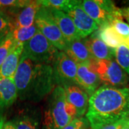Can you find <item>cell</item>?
I'll return each instance as SVG.
<instances>
[{
    "instance_id": "obj_28",
    "label": "cell",
    "mask_w": 129,
    "mask_h": 129,
    "mask_svg": "<svg viewBox=\"0 0 129 129\" xmlns=\"http://www.w3.org/2000/svg\"><path fill=\"white\" fill-rule=\"evenodd\" d=\"M124 120L118 121V122L114 123H111V124L107 125L103 127V128L101 129H120L121 128V127H122V125H123V122H124Z\"/></svg>"
},
{
    "instance_id": "obj_1",
    "label": "cell",
    "mask_w": 129,
    "mask_h": 129,
    "mask_svg": "<svg viewBox=\"0 0 129 129\" xmlns=\"http://www.w3.org/2000/svg\"><path fill=\"white\" fill-rule=\"evenodd\" d=\"M128 117L129 87L103 85L90 95L86 118L92 129H101Z\"/></svg>"
},
{
    "instance_id": "obj_29",
    "label": "cell",
    "mask_w": 129,
    "mask_h": 129,
    "mask_svg": "<svg viewBox=\"0 0 129 129\" xmlns=\"http://www.w3.org/2000/svg\"><path fill=\"white\" fill-rule=\"evenodd\" d=\"M2 129H16V127L13 123V122L8 121V122L5 123L4 124V126H3Z\"/></svg>"
},
{
    "instance_id": "obj_20",
    "label": "cell",
    "mask_w": 129,
    "mask_h": 129,
    "mask_svg": "<svg viewBox=\"0 0 129 129\" xmlns=\"http://www.w3.org/2000/svg\"><path fill=\"white\" fill-rule=\"evenodd\" d=\"M38 31L35 24L29 27H14L11 30L12 37L15 42L24 44L29 40Z\"/></svg>"
},
{
    "instance_id": "obj_15",
    "label": "cell",
    "mask_w": 129,
    "mask_h": 129,
    "mask_svg": "<svg viewBox=\"0 0 129 129\" xmlns=\"http://www.w3.org/2000/svg\"><path fill=\"white\" fill-rule=\"evenodd\" d=\"M24 44L16 42L4 62L0 67V78L14 80L19 62L23 52Z\"/></svg>"
},
{
    "instance_id": "obj_18",
    "label": "cell",
    "mask_w": 129,
    "mask_h": 129,
    "mask_svg": "<svg viewBox=\"0 0 129 129\" xmlns=\"http://www.w3.org/2000/svg\"><path fill=\"white\" fill-rule=\"evenodd\" d=\"M95 32V35L99 37L107 46L112 49H116L123 43V37L118 35L111 24L100 27Z\"/></svg>"
},
{
    "instance_id": "obj_21",
    "label": "cell",
    "mask_w": 129,
    "mask_h": 129,
    "mask_svg": "<svg viewBox=\"0 0 129 129\" xmlns=\"http://www.w3.org/2000/svg\"><path fill=\"white\" fill-rule=\"evenodd\" d=\"M115 57L117 63L129 75V49L121 45L115 49Z\"/></svg>"
},
{
    "instance_id": "obj_10",
    "label": "cell",
    "mask_w": 129,
    "mask_h": 129,
    "mask_svg": "<svg viewBox=\"0 0 129 129\" xmlns=\"http://www.w3.org/2000/svg\"><path fill=\"white\" fill-rule=\"evenodd\" d=\"M95 60L79 63L77 71V82L79 87L83 88L88 95H92L99 87L101 80L94 67Z\"/></svg>"
},
{
    "instance_id": "obj_26",
    "label": "cell",
    "mask_w": 129,
    "mask_h": 129,
    "mask_svg": "<svg viewBox=\"0 0 129 129\" xmlns=\"http://www.w3.org/2000/svg\"><path fill=\"white\" fill-rule=\"evenodd\" d=\"M111 25L118 35L123 37L129 35V24L125 23L122 19H115L112 21Z\"/></svg>"
},
{
    "instance_id": "obj_19",
    "label": "cell",
    "mask_w": 129,
    "mask_h": 129,
    "mask_svg": "<svg viewBox=\"0 0 129 129\" xmlns=\"http://www.w3.org/2000/svg\"><path fill=\"white\" fill-rule=\"evenodd\" d=\"M36 111H31L30 113L24 114L13 121L16 129H38L39 117Z\"/></svg>"
},
{
    "instance_id": "obj_31",
    "label": "cell",
    "mask_w": 129,
    "mask_h": 129,
    "mask_svg": "<svg viewBox=\"0 0 129 129\" xmlns=\"http://www.w3.org/2000/svg\"><path fill=\"white\" fill-rule=\"evenodd\" d=\"M120 129H129V117L125 119Z\"/></svg>"
},
{
    "instance_id": "obj_11",
    "label": "cell",
    "mask_w": 129,
    "mask_h": 129,
    "mask_svg": "<svg viewBox=\"0 0 129 129\" xmlns=\"http://www.w3.org/2000/svg\"><path fill=\"white\" fill-rule=\"evenodd\" d=\"M51 17L60 29L65 40L68 42L82 40L73 20L64 12L55 9L47 8Z\"/></svg>"
},
{
    "instance_id": "obj_32",
    "label": "cell",
    "mask_w": 129,
    "mask_h": 129,
    "mask_svg": "<svg viewBox=\"0 0 129 129\" xmlns=\"http://www.w3.org/2000/svg\"><path fill=\"white\" fill-rule=\"evenodd\" d=\"M123 45L129 49V35L127 36V37H123Z\"/></svg>"
},
{
    "instance_id": "obj_13",
    "label": "cell",
    "mask_w": 129,
    "mask_h": 129,
    "mask_svg": "<svg viewBox=\"0 0 129 129\" xmlns=\"http://www.w3.org/2000/svg\"><path fill=\"white\" fill-rule=\"evenodd\" d=\"M41 6L39 1H28L24 7L12 12L11 14L15 16L13 19L14 27H29L34 24L36 14Z\"/></svg>"
},
{
    "instance_id": "obj_5",
    "label": "cell",
    "mask_w": 129,
    "mask_h": 129,
    "mask_svg": "<svg viewBox=\"0 0 129 129\" xmlns=\"http://www.w3.org/2000/svg\"><path fill=\"white\" fill-rule=\"evenodd\" d=\"M80 5L99 27L111 24L115 19H123L121 9L116 7L111 1L84 0L80 1Z\"/></svg>"
},
{
    "instance_id": "obj_25",
    "label": "cell",
    "mask_w": 129,
    "mask_h": 129,
    "mask_svg": "<svg viewBox=\"0 0 129 129\" xmlns=\"http://www.w3.org/2000/svg\"><path fill=\"white\" fill-rule=\"evenodd\" d=\"M27 2L25 0H0V9L6 12L7 10H9L12 13L14 10L24 7Z\"/></svg>"
},
{
    "instance_id": "obj_2",
    "label": "cell",
    "mask_w": 129,
    "mask_h": 129,
    "mask_svg": "<svg viewBox=\"0 0 129 129\" xmlns=\"http://www.w3.org/2000/svg\"><path fill=\"white\" fill-rule=\"evenodd\" d=\"M14 81L17 94L22 99L39 102L55 88L52 67L33 62L22 55Z\"/></svg>"
},
{
    "instance_id": "obj_16",
    "label": "cell",
    "mask_w": 129,
    "mask_h": 129,
    "mask_svg": "<svg viewBox=\"0 0 129 129\" xmlns=\"http://www.w3.org/2000/svg\"><path fill=\"white\" fill-rule=\"evenodd\" d=\"M17 89L13 79L0 78V109L7 108L16 101Z\"/></svg>"
},
{
    "instance_id": "obj_33",
    "label": "cell",
    "mask_w": 129,
    "mask_h": 129,
    "mask_svg": "<svg viewBox=\"0 0 129 129\" xmlns=\"http://www.w3.org/2000/svg\"><path fill=\"white\" fill-rule=\"evenodd\" d=\"M4 118H3V116L2 114V112H1V109H0V129H2L3 126H4Z\"/></svg>"
},
{
    "instance_id": "obj_3",
    "label": "cell",
    "mask_w": 129,
    "mask_h": 129,
    "mask_svg": "<svg viewBox=\"0 0 129 129\" xmlns=\"http://www.w3.org/2000/svg\"><path fill=\"white\" fill-rule=\"evenodd\" d=\"M76 118V111L67 101L63 87L57 85L50 93L44 115L45 129H62Z\"/></svg>"
},
{
    "instance_id": "obj_7",
    "label": "cell",
    "mask_w": 129,
    "mask_h": 129,
    "mask_svg": "<svg viewBox=\"0 0 129 129\" xmlns=\"http://www.w3.org/2000/svg\"><path fill=\"white\" fill-rule=\"evenodd\" d=\"M94 67L101 81L107 85L124 86L128 82L127 73L114 60H95Z\"/></svg>"
},
{
    "instance_id": "obj_8",
    "label": "cell",
    "mask_w": 129,
    "mask_h": 129,
    "mask_svg": "<svg viewBox=\"0 0 129 129\" xmlns=\"http://www.w3.org/2000/svg\"><path fill=\"white\" fill-rule=\"evenodd\" d=\"M53 73L55 83L62 87L70 85H78V65L64 52H59L53 64Z\"/></svg>"
},
{
    "instance_id": "obj_34",
    "label": "cell",
    "mask_w": 129,
    "mask_h": 129,
    "mask_svg": "<svg viewBox=\"0 0 129 129\" xmlns=\"http://www.w3.org/2000/svg\"><path fill=\"white\" fill-rule=\"evenodd\" d=\"M7 34H2V35H0V42H2V40L4 39V37H5V35H7Z\"/></svg>"
},
{
    "instance_id": "obj_6",
    "label": "cell",
    "mask_w": 129,
    "mask_h": 129,
    "mask_svg": "<svg viewBox=\"0 0 129 129\" xmlns=\"http://www.w3.org/2000/svg\"><path fill=\"white\" fill-rule=\"evenodd\" d=\"M35 24L38 30L53 46L57 50L64 52L68 46V42L65 40L59 27L52 19L47 7L41 6L36 14Z\"/></svg>"
},
{
    "instance_id": "obj_14",
    "label": "cell",
    "mask_w": 129,
    "mask_h": 129,
    "mask_svg": "<svg viewBox=\"0 0 129 129\" xmlns=\"http://www.w3.org/2000/svg\"><path fill=\"white\" fill-rule=\"evenodd\" d=\"M83 42L92 58L95 61L113 60L115 57V49L107 46L95 35L90 38H84Z\"/></svg>"
},
{
    "instance_id": "obj_22",
    "label": "cell",
    "mask_w": 129,
    "mask_h": 129,
    "mask_svg": "<svg viewBox=\"0 0 129 129\" xmlns=\"http://www.w3.org/2000/svg\"><path fill=\"white\" fill-rule=\"evenodd\" d=\"M15 43L16 42L12 37L11 31L5 35L4 39L0 42V67L9 55Z\"/></svg>"
},
{
    "instance_id": "obj_4",
    "label": "cell",
    "mask_w": 129,
    "mask_h": 129,
    "mask_svg": "<svg viewBox=\"0 0 129 129\" xmlns=\"http://www.w3.org/2000/svg\"><path fill=\"white\" fill-rule=\"evenodd\" d=\"M59 52L39 30L33 37L24 44L22 55L36 62L53 64Z\"/></svg>"
},
{
    "instance_id": "obj_12",
    "label": "cell",
    "mask_w": 129,
    "mask_h": 129,
    "mask_svg": "<svg viewBox=\"0 0 129 129\" xmlns=\"http://www.w3.org/2000/svg\"><path fill=\"white\" fill-rule=\"evenodd\" d=\"M63 88L67 101L76 111V118H81L88 111L89 99L87 92L76 85H66Z\"/></svg>"
},
{
    "instance_id": "obj_30",
    "label": "cell",
    "mask_w": 129,
    "mask_h": 129,
    "mask_svg": "<svg viewBox=\"0 0 129 129\" xmlns=\"http://www.w3.org/2000/svg\"><path fill=\"white\" fill-rule=\"evenodd\" d=\"M122 14H123V17H125V19L129 23V7L122 9Z\"/></svg>"
},
{
    "instance_id": "obj_23",
    "label": "cell",
    "mask_w": 129,
    "mask_h": 129,
    "mask_svg": "<svg viewBox=\"0 0 129 129\" xmlns=\"http://www.w3.org/2000/svg\"><path fill=\"white\" fill-rule=\"evenodd\" d=\"M14 27L13 18L3 9H0V35L7 34Z\"/></svg>"
},
{
    "instance_id": "obj_27",
    "label": "cell",
    "mask_w": 129,
    "mask_h": 129,
    "mask_svg": "<svg viewBox=\"0 0 129 129\" xmlns=\"http://www.w3.org/2000/svg\"><path fill=\"white\" fill-rule=\"evenodd\" d=\"M85 121L81 118H77L73 120L67 126L62 129H83Z\"/></svg>"
},
{
    "instance_id": "obj_9",
    "label": "cell",
    "mask_w": 129,
    "mask_h": 129,
    "mask_svg": "<svg viewBox=\"0 0 129 129\" xmlns=\"http://www.w3.org/2000/svg\"><path fill=\"white\" fill-rule=\"evenodd\" d=\"M73 20L81 39H84L98 29V25L88 16L80 5V1L70 0L69 6L64 10Z\"/></svg>"
},
{
    "instance_id": "obj_17",
    "label": "cell",
    "mask_w": 129,
    "mask_h": 129,
    "mask_svg": "<svg viewBox=\"0 0 129 129\" xmlns=\"http://www.w3.org/2000/svg\"><path fill=\"white\" fill-rule=\"evenodd\" d=\"M64 52L76 64L83 63L93 60L81 40L68 42Z\"/></svg>"
},
{
    "instance_id": "obj_24",
    "label": "cell",
    "mask_w": 129,
    "mask_h": 129,
    "mask_svg": "<svg viewBox=\"0 0 129 129\" xmlns=\"http://www.w3.org/2000/svg\"><path fill=\"white\" fill-rule=\"evenodd\" d=\"M39 2L42 7L64 12L69 6L70 0H41Z\"/></svg>"
}]
</instances>
